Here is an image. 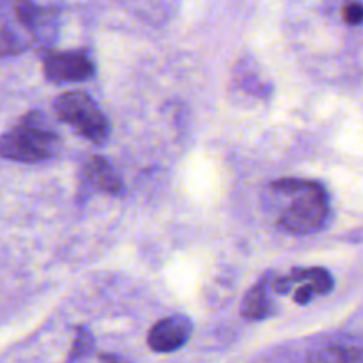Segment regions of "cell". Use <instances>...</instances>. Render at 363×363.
Returning <instances> with one entry per match:
<instances>
[{"label":"cell","mask_w":363,"mask_h":363,"mask_svg":"<svg viewBox=\"0 0 363 363\" xmlns=\"http://www.w3.org/2000/svg\"><path fill=\"white\" fill-rule=\"evenodd\" d=\"M57 11L32 0H0V59L55 39Z\"/></svg>","instance_id":"cell-1"},{"label":"cell","mask_w":363,"mask_h":363,"mask_svg":"<svg viewBox=\"0 0 363 363\" xmlns=\"http://www.w3.org/2000/svg\"><path fill=\"white\" fill-rule=\"evenodd\" d=\"M273 190L289 197L280 213L279 227L289 234H312L325 225L328 218V197L325 188L308 179H279Z\"/></svg>","instance_id":"cell-2"},{"label":"cell","mask_w":363,"mask_h":363,"mask_svg":"<svg viewBox=\"0 0 363 363\" xmlns=\"http://www.w3.org/2000/svg\"><path fill=\"white\" fill-rule=\"evenodd\" d=\"M59 149V135L39 112L21 117L16 126L0 137V156L11 162L38 163L52 158Z\"/></svg>","instance_id":"cell-3"},{"label":"cell","mask_w":363,"mask_h":363,"mask_svg":"<svg viewBox=\"0 0 363 363\" xmlns=\"http://www.w3.org/2000/svg\"><path fill=\"white\" fill-rule=\"evenodd\" d=\"M55 113L62 123L73 126L82 137L92 144H105L110 135V126L106 117L96 105L94 99L84 92H66L55 101Z\"/></svg>","instance_id":"cell-4"},{"label":"cell","mask_w":363,"mask_h":363,"mask_svg":"<svg viewBox=\"0 0 363 363\" xmlns=\"http://www.w3.org/2000/svg\"><path fill=\"white\" fill-rule=\"evenodd\" d=\"M294 282L301 286L294 291V301L300 305H307L318 294H328L333 289V279L325 268L293 269L289 277H282L273 282V291L279 294H287Z\"/></svg>","instance_id":"cell-5"},{"label":"cell","mask_w":363,"mask_h":363,"mask_svg":"<svg viewBox=\"0 0 363 363\" xmlns=\"http://www.w3.org/2000/svg\"><path fill=\"white\" fill-rule=\"evenodd\" d=\"M94 64L84 52H59L45 57V77L55 84L89 80Z\"/></svg>","instance_id":"cell-6"},{"label":"cell","mask_w":363,"mask_h":363,"mask_svg":"<svg viewBox=\"0 0 363 363\" xmlns=\"http://www.w3.org/2000/svg\"><path fill=\"white\" fill-rule=\"evenodd\" d=\"M190 319L184 315H170L156 323L147 335V346L156 353H172L188 342L191 335Z\"/></svg>","instance_id":"cell-7"},{"label":"cell","mask_w":363,"mask_h":363,"mask_svg":"<svg viewBox=\"0 0 363 363\" xmlns=\"http://www.w3.org/2000/svg\"><path fill=\"white\" fill-rule=\"evenodd\" d=\"M82 183L85 190L105 191L108 195H121L124 191V184L116 170L101 156H92L82 170Z\"/></svg>","instance_id":"cell-8"},{"label":"cell","mask_w":363,"mask_h":363,"mask_svg":"<svg viewBox=\"0 0 363 363\" xmlns=\"http://www.w3.org/2000/svg\"><path fill=\"white\" fill-rule=\"evenodd\" d=\"M272 314V301L268 294V280H262L252 287L241 305V315L254 321H261Z\"/></svg>","instance_id":"cell-9"},{"label":"cell","mask_w":363,"mask_h":363,"mask_svg":"<svg viewBox=\"0 0 363 363\" xmlns=\"http://www.w3.org/2000/svg\"><path fill=\"white\" fill-rule=\"evenodd\" d=\"M311 360L315 362H363V350L353 346H337L314 354Z\"/></svg>","instance_id":"cell-10"},{"label":"cell","mask_w":363,"mask_h":363,"mask_svg":"<svg viewBox=\"0 0 363 363\" xmlns=\"http://www.w3.org/2000/svg\"><path fill=\"white\" fill-rule=\"evenodd\" d=\"M92 337L85 328H78V335L73 344V353H71V360H78V358L85 357L91 351Z\"/></svg>","instance_id":"cell-11"},{"label":"cell","mask_w":363,"mask_h":363,"mask_svg":"<svg viewBox=\"0 0 363 363\" xmlns=\"http://www.w3.org/2000/svg\"><path fill=\"white\" fill-rule=\"evenodd\" d=\"M344 20L350 25H360L363 23V4L360 2H347L344 6Z\"/></svg>","instance_id":"cell-12"}]
</instances>
